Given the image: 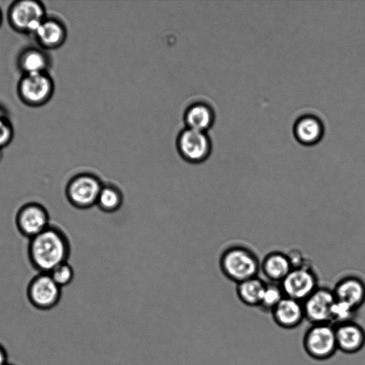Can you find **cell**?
Segmentation results:
<instances>
[{"label": "cell", "mask_w": 365, "mask_h": 365, "mask_svg": "<svg viewBox=\"0 0 365 365\" xmlns=\"http://www.w3.org/2000/svg\"><path fill=\"white\" fill-rule=\"evenodd\" d=\"M27 254L35 270L48 273L59 264L68 261L71 254L70 241L61 227L51 224L29 239Z\"/></svg>", "instance_id": "cell-1"}, {"label": "cell", "mask_w": 365, "mask_h": 365, "mask_svg": "<svg viewBox=\"0 0 365 365\" xmlns=\"http://www.w3.org/2000/svg\"><path fill=\"white\" fill-rule=\"evenodd\" d=\"M335 301L332 289L319 286L302 302L304 319L311 324H330L331 312Z\"/></svg>", "instance_id": "cell-11"}, {"label": "cell", "mask_w": 365, "mask_h": 365, "mask_svg": "<svg viewBox=\"0 0 365 365\" xmlns=\"http://www.w3.org/2000/svg\"><path fill=\"white\" fill-rule=\"evenodd\" d=\"M284 297V294L279 283L267 282L258 308L264 312L271 313Z\"/></svg>", "instance_id": "cell-22"}, {"label": "cell", "mask_w": 365, "mask_h": 365, "mask_svg": "<svg viewBox=\"0 0 365 365\" xmlns=\"http://www.w3.org/2000/svg\"><path fill=\"white\" fill-rule=\"evenodd\" d=\"M267 282L258 276L236 284V294L240 301L248 307H258Z\"/></svg>", "instance_id": "cell-20"}, {"label": "cell", "mask_w": 365, "mask_h": 365, "mask_svg": "<svg viewBox=\"0 0 365 365\" xmlns=\"http://www.w3.org/2000/svg\"><path fill=\"white\" fill-rule=\"evenodd\" d=\"M274 323L284 329H292L304 320L302 302L284 297L271 312Z\"/></svg>", "instance_id": "cell-15"}, {"label": "cell", "mask_w": 365, "mask_h": 365, "mask_svg": "<svg viewBox=\"0 0 365 365\" xmlns=\"http://www.w3.org/2000/svg\"><path fill=\"white\" fill-rule=\"evenodd\" d=\"M6 365H14V364H9V363H8V364H6Z\"/></svg>", "instance_id": "cell-29"}, {"label": "cell", "mask_w": 365, "mask_h": 365, "mask_svg": "<svg viewBox=\"0 0 365 365\" xmlns=\"http://www.w3.org/2000/svg\"><path fill=\"white\" fill-rule=\"evenodd\" d=\"M14 221L19 232L29 240L51 225L48 211L42 204L35 201L23 204L16 211Z\"/></svg>", "instance_id": "cell-10"}, {"label": "cell", "mask_w": 365, "mask_h": 365, "mask_svg": "<svg viewBox=\"0 0 365 365\" xmlns=\"http://www.w3.org/2000/svg\"><path fill=\"white\" fill-rule=\"evenodd\" d=\"M292 269L287 253L280 251L269 252L260 260V272L269 282L279 284Z\"/></svg>", "instance_id": "cell-18"}, {"label": "cell", "mask_w": 365, "mask_h": 365, "mask_svg": "<svg viewBox=\"0 0 365 365\" xmlns=\"http://www.w3.org/2000/svg\"><path fill=\"white\" fill-rule=\"evenodd\" d=\"M279 284L284 297L301 302L319 287L318 276L310 263L292 268Z\"/></svg>", "instance_id": "cell-8"}, {"label": "cell", "mask_w": 365, "mask_h": 365, "mask_svg": "<svg viewBox=\"0 0 365 365\" xmlns=\"http://www.w3.org/2000/svg\"><path fill=\"white\" fill-rule=\"evenodd\" d=\"M219 264L226 278L236 284L257 277L260 272L258 256L251 248L242 244L227 247L220 255Z\"/></svg>", "instance_id": "cell-2"}, {"label": "cell", "mask_w": 365, "mask_h": 365, "mask_svg": "<svg viewBox=\"0 0 365 365\" xmlns=\"http://www.w3.org/2000/svg\"><path fill=\"white\" fill-rule=\"evenodd\" d=\"M3 157V149L0 148V161L1 160Z\"/></svg>", "instance_id": "cell-28"}, {"label": "cell", "mask_w": 365, "mask_h": 365, "mask_svg": "<svg viewBox=\"0 0 365 365\" xmlns=\"http://www.w3.org/2000/svg\"><path fill=\"white\" fill-rule=\"evenodd\" d=\"M336 300L356 310L365 303V280L356 274H347L339 278L332 288Z\"/></svg>", "instance_id": "cell-12"}, {"label": "cell", "mask_w": 365, "mask_h": 365, "mask_svg": "<svg viewBox=\"0 0 365 365\" xmlns=\"http://www.w3.org/2000/svg\"><path fill=\"white\" fill-rule=\"evenodd\" d=\"M38 46L46 51L62 46L67 38V28L58 17L47 16L33 34Z\"/></svg>", "instance_id": "cell-13"}, {"label": "cell", "mask_w": 365, "mask_h": 365, "mask_svg": "<svg viewBox=\"0 0 365 365\" xmlns=\"http://www.w3.org/2000/svg\"><path fill=\"white\" fill-rule=\"evenodd\" d=\"M215 120L214 108L209 103L203 101L190 103L183 113V121L187 128L207 133Z\"/></svg>", "instance_id": "cell-16"}, {"label": "cell", "mask_w": 365, "mask_h": 365, "mask_svg": "<svg viewBox=\"0 0 365 365\" xmlns=\"http://www.w3.org/2000/svg\"><path fill=\"white\" fill-rule=\"evenodd\" d=\"M123 200V193L117 185L110 182H103L96 206L102 212L113 213L122 207Z\"/></svg>", "instance_id": "cell-21"}, {"label": "cell", "mask_w": 365, "mask_h": 365, "mask_svg": "<svg viewBox=\"0 0 365 365\" xmlns=\"http://www.w3.org/2000/svg\"><path fill=\"white\" fill-rule=\"evenodd\" d=\"M47 16L44 4L38 0H17L7 11L11 28L24 34H34Z\"/></svg>", "instance_id": "cell-5"}, {"label": "cell", "mask_w": 365, "mask_h": 365, "mask_svg": "<svg viewBox=\"0 0 365 365\" xmlns=\"http://www.w3.org/2000/svg\"><path fill=\"white\" fill-rule=\"evenodd\" d=\"M48 274L53 280L61 288L70 284L74 278L73 268L68 261L59 264L51 270Z\"/></svg>", "instance_id": "cell-24"}, {"label": "cell", "mask_w": 365, "mask_h": 365, "mask_svg": "<svg viewBox=\"0 0 365 365\" xmlns=\"http://www.w3.org/2000/svg\"><path fill=\"white\" fill-rule=\"evenodd\" d=\"M337 350L346 354L360 351L365 345V330L355 321L334 326Z\"/></svg>", "instance_id": "cell-14"}, {"label": "cell", "mask_w": 365, "mask_h": 365, "mask_svg": "<svg viewBox=\"0 0 365 365\" xmlns=\"http://www.w3.org/2000/svg\"><path fill=\"white\" fill-rule=\"evenodd\" d=\"M294 134L299 143L305 145H312L322 139L324 125L318 117L311 114L304 115L296 120Z\"/></svg>", "instance_id": "cell-19"}, {"label": "cell", "mask_w": 365, "mask_h": 365, "mask_svg": "<svg viewBox=\"0 0 365 365\" xmlns=\"http://www.w3.org/2000/svg\"><path fill=\"white\" fill-rule=\"evenodd\" d=\"M357 312L348 304L336 300L331 312L330 324L335 326L354 321Z\"/></svg>", "instance_id": "cell-23"}, {"label": "cell", "mask_w": 365, "mask_h": 365, "mask_svg": "<svg viewBox=\"0 0 365 365\" xmlns=\"http://www.w3.org/2000/svg\"><path fill=\"white\" fill-rule=\"evenodd\" d=\"M2 22H3V13H2L1 9H0V27L2 24Z\"/></svg>", "instance_id": "cell-27"}, {"label": "cell", "mask_w": 365, "mask_h": 365, "mask_svg": "<svg viewBox=\"0 0 365 365\" xmlns=\"http://www.w3.org/2000/svg\"><path fill=\"white\" fill-rule=\"evenodd\" d=\"M175 146L182 160L191 164H200L208 159L212 150V143L207 132L187 128L178 134Z\"/></svg>", "instance_id": "cell-7"}, {"label": "cell", "mask_w": 365, "mask_h": 365, "mask_svg": "<svg viewBox=\"0 0 365 365\" xmlns=\"http://www.w3.org/2000/svg\"><path fill=\"white\" fill-rule=\"evenodd\" d=\"M60 287L47 272H38L29 281L26 296L30 304L40 310L55 307L61 297Z\"/></svg>", "instance_id": "cell-9"}, {"label": "cell", "mask_w": 365, "mask_h": 365, "mask_svg": "<svg viewBox=\"0 0 365 365\" xmlns=\"http://www.w3.org/2000/svg\"><path fill=\"white\" fill-rule=\"evenodd\" d=\"M16 64L22 74L46 73L51 66V58L43 48L29 46L19 53Z\"/></svg>", "instance_id": "cell-17"}, {"label": "cell", "mask_w": 365, "mask_h": 365, "mask_svg": "<svg viewBox=\"0 0 365 365\" xmlns=\"http://www.w3.org/2000/svg\"><path fill=\"white\" fill-rule=\"evenodd\" d=\"M8 356L5 348L0 344V365H6L8 364Z\"/></svg>", "instance_id": "cell-26"}, {"label": "cell", "mask_w": 365, "mask_h": 365, "mask_svg": "<svg viewBox=\"0 0 365 365\" xmlns=\"http://www.w3.org/2000/svg\"><path fill=\"white\" fill-rule=\"evenodd\" d=\"M306 354L317 361L331 358L338 351L334 327L329 323L311 324L302 339Z\"/></svg>", "instance_id": "cell-6"}, {"label": "cell", "mask_w": 365, "mask_h": 365, "mask_svg": "<svg viewBox=\"0 0 365 365\" xmlns=\"http://www.w3.org/2000/svg\"><path fill=\"white\" fill-rule=\"evenodd\" d=\"M14 130L6 109L0 106V148L4 149L13 140Z\"/></svg>", "instance_id": "cell-25"}, {"label": "cell", "mask_w": 365, "mask_h": 365, "mask_svg": "<svg viewBox=\"0 0 365 365\" xmlns=\"http://www.w3.org/2000/svg\"><path fill=\"white\" fill-rule=\"evenodd\" d=\"M55 83L48 72L22 74L17 83V95L26 106L36 108L46 104L52 98Z\"/></svg>", "instance_id": "cell-4"}, {"label": "cell", "mask_w": 365, "mask_h": 365, "mask_svg": "<svg viewBox=\"0 0 365 365\" xmlns=\"http://www.w3.org/2000/svg\"><path fill=\"white\" fill-rule=\"evenodd\" d=\"M103 182L95 173L81 172L73 175L65 187V196L73 207L79 210L96 205Z\"/></svg>", "instance_id": "cell-3"}]
</instances>
